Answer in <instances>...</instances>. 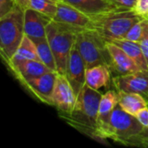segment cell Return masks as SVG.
I'll return each instance as SVG.
<instances>
[{
	"label": "cell",
	"mask_w": 148,
	"mask_h": 148,
	"mask_svg": "<svg viewBox=\"0 0 148 148\" xmlns=\"http://www.w3.org/2000/svg\"><path fill=\"white\" fill-rule=\"evenodd\" d=\"M101 95L99 90L92 89L85 84L76 97L72 112L60 117L75 129L97 140L96 130Z\"/></svg>",
	"instance_id": "1"
},
{
	"label": "cell",
	"mask_w": 148,
	"mask_h": 148,
	"mask_svg": "<svg viewBox=\"0 0 148 148\" xmlns=\"http://www.w3.org/2000/svg\"><path fill=\"white\" fill-rule=\"evenodd\" d=\"M146 129L136 116L125 112L118 105L108 117L98 120L96 137L99 140L110 139L114 142L130 146Z\"/></svg>",
	"instance_id": "2"
},
{
	"label": "cell",
	"mask_w": 148,
	"mask_h": 148,
	"mask_svg": "<svg viewBox=\"0 0 148 148\" xmlns=\"http://www.w3.org/2000/svg\"><path fill=\"white\" fill-rule=\"evenodd\" d=\"M91 17L88 29L101 36L106 42L124 38L133 25L145 17L137 14L134 10L116 8Z\"/></svg>",
	"instance_id": "3"
},
{
	"label": "cell",
	"mask_w": 148,
	"mask_h": 148,
	"mask_svg": "<svg viewBox=\"0 0 148 148\" xmlns=\"http://www.w3.org/2000/svg\"><path fill=\"white\" fill-rule=\"evenodd\" d=\"M24 36V10L17 4L0 17V51L5 63L10 62Z\"/></svg>",
	"instance_id": "4"
},
{
	"label": "cell",
	"mask_w": 148,
	"mask_h": 148,
	"mask_svg": "<svg viewBox=\"0 0 148 148\" xmlns=\"http://www.w3.org/2000/svg\"><path fill=\"white\" fill-rule=\"evenodd\" d=\"M77 33L73 28L54 20L46 26V37L54 54L58 74L66 75L67 63Z\"/></svg>",
	"instance_id": "5"
},
{
	"label": "cell",
	"mask_w": 148,
	"mask_h": 148,
	"mask_svg": "<svg viewBox=\"0 0 148 148\" xmlns=\"http://www.w3.org/2000/svg\"><path fill=\"white\" fill-rule=\"evenodd\" d=\"M75 44L82 56L86 68L106 65L109 68L111 57L107 42L92 29H84L76 34Z\"/></svg>",
	"instance_id": "6"
},
{
	"label": "cell",
	"mask_w": 148,
	"mask_h": 148,
	"mask_svg": "<svg viewBox=\"0 0 148 148\" xmlns=\"http://www.w3.org/2000/svg\"><path fill=\"white\" fill-rule=\"evenodd\" d=\"M75 101L76 95L66 75L57 74L52 95V106L57 108L59 116L70 114Z\"/></svg>",
	"instance_id": "7"
},
{
	"label": "cell",
	"mask_w": 148,
	"mask_h": 148,
	"mask_svg": "<svg viewBox=\"0 0 148 148\" xmlns=\"http://www.w3.org/2000/svg\"><path fill=\"white\" fill-rule=\"evenodd\" d=\"M112 84L119 92L141 95L148 102V70H139L113 77Z\"/></svg>",
	"instance_id": "8"
},
{
	"label": "cell",
	"mask_w": 148,
	"mask_h": 148,
	"mask_svg": "<svg viewBox=\"0 0 148 148\" xmlns=\"http://www.w3.org/2000/svg\"><path fill=\"white\" fill-rule=\"evenodd\" d=\"M53 20L64 23L77 32L88 29L91 23V17L89 16L82 13L64 1L57 3V11Z\"/></svg>",
	"instance_id": "9"
},
{
	"label": "cell",
	"mask_w": 148,
	"mask_h": 148,
	"mask_svg": "<svg viewBox=\"0 0 148 148\" xmlns=\"http://www.w3.org/2000/svg\"><path fill=\"white\" fill-rule=\"evenodd\" d=\"M86 70L85 62L75 43L69 57L65 75L72 86L76 97L86 84Z\"/></svg>",
	"instance_id": "10"
},
{
	"label": "cell",
	"mask_w": 148,
	"mask_h": 148,
	"mask_svg": "<svg viewBox=\"0 0 148 148\" xmlns=\"http://www.w3.org/2000/svg\"><path fill=\"white\" fill-rule=\"evenodd\" d=\"M57 74L55 71L45 73L23 83V86L40 101L52 106V95Z\"/></svg>",
	"instance_id": "11"
},
{
	"label": "cell",
	"mask_w": 148,
	"mask_h": 148,
	"mask_svg": "<svg viewBox=\"0 0 148 148\" xmlns=\"http://www.w3.org/2000/svg\"><path fill=\"white\" fill-rule=\"evenodd\" d=\"M107 48L111 57L109 70L112 78L140 70L134 61L121 48L108 42H107Z\"/></svg>",
	"instance_id": "12"
},
{
	"label": "cell",
	"mask_w": 148,
	"mask_h": 148,
	"mask_svg": "<svg viewBox=\"0 0 148 148\" xmlns=\"http://www.w3.org/2000/svg\"><path fill=\"white\" fill-rule=\"evenodd\" d=\"M50 17L28 8L24 10V33L31 39L46 37V26L52 21Z\"/></svg>",
	"instance_id": "13"
},
{
	"label": "cell",
	"mask_w": 148,
	"mask_h": 148,
	"mask_svg": "<svg viewBox=\"0 0 148 148\" xmlns=\"http://www.w3.org/2000/svg\"><path fill=\"white\" fill-rule=\"evenodd\" d=\"M10 69L22 85L45 73L52 71L42 62L36 60L23 62Z\"/></svg>",
	"instance_id": "14"
},
{
	"label": "cell",
	"mask_w": 148,
	"mask_h": 148,
	"mask_svg": "<svg viewBox=\"0 0 148 148\" xmlns=\"http://www.w3.org/2000/svg\"><path fill=\"white\" fill-rule=\"evenodd\" d=\"M112 82L109 68L106 65H98L86 70V84L95 90L108 88Z\"/></svg>",
	"instance_id": "15"
},
{
	"label": "cell",
	"mask_w": 148,
	"mask_h": 148,
	"mask_svg": "<svg viewBox=\"0 0 148 148\" xmlns=\"http://www.w3.org/2000/svg\"><path fill=\"white\" fill-rule=\"evenodd\" d=\"M63 1L89 16L116 9L108 0H63Z\"/></svg>",
	"instance_id": "16"
},
{
	"label": "cell",
	"mask_w": 148,
	"mask_h": 148,
	"mask_svg": "<svg viewBox=\"0 0 148 148\" xmlns=\"http://www.w3.org/2000/svg\"><path fill=\"white\" fill-rule=\"evenodd\" d=\"M29 60L40 61L36 51V47L33 40L25 35L21 44L17 48L16 51L11 57L10 62L6 63V65L9 67V69H11L23 62L29 61Z\"/></svg>",
	"instance_id": "17"
},
{
	"label": "cell",
	"mask_w": 148,
	"mask_h": 148,
	"mask_svg": "<svg viewBox=\"0 0 148 148\" xmlns=\"http://www.w3.org/2000/svg\"><path fill=\"white\" fill-rule=\"evenodd\" d=\"M119 105L120 107L129 114L136 116L138 113L147 108V101L140 94L119 92Z\"/></svg>",
	"instance_id": "18"
},
{
	"label": "cell",
	"mask_w": 148,
	"mask_h": 148,
	"mask_svg": "<svg viewBox=\"0 0 148 148\" xmlns=\"http://www.w3.org/2000/svg\"><path fill=\"white\" fill-rule=\"evenodd\" d=\"M108 42H113L121 48L134 61L140 70H148L147 62L139 42H132L125 38L115 39Z\"/></svg>",
	"instance_id": "19"
},
{
	"label": "cell",
	"mask_w": 148,
	"mask_h": 148,
	"mask_svg": "<svg viewBox=\"0 0 148 148\" xmlns=\"http://www.w3.org/2000/svg\"><path fill=\"white\" fill-rule=\"evenodd\" d=\"M32 40L36 47V51L40 61L52 71L57 72L56 59L51 50V48L49 44L47 37L36 38Z\"/></svg>",
	"instance_id": "20"
},
{
	"label": "cell",
	"mask_w": 148,
	"mask_h": 148,
	"mask_svg": "<svg viewBox=\"0 0 148 148\" xmlns=\"http://www.w3.org/2000/svg\"><path fill=\"white\" fill-rule=\"evenodd\" d=\"M119 105V95L118 91L108 90L101 95L99 105V119H104L108 117L113 110Z\"/></svg>",
	"instance_id": "21"
},
{
	"label": "cell",
	"mask_w": 148,
	"mask_h": 148,
	"mask_svg": "<svg viewBox=\"0 0 148 148\" xmlns=\"http://www.w3.org/2000/svg\"><path fill=\"white\" fill-rule=\"evenodd\" d=\"M29 8L53 19L57 11V3L53 0H30Z\"/></svg>",
	"instance_id": "22"
},
{
	"label": "cell",
	"mask_w": 148,
	"mask_h": 148,
	"mask_svg": "<svg viewBox=\"0 0 148 148\" xmlns=\"http://www.w3.org/2000/svg\"><path fill=\"white\" fill-rule=\"evenodd\" d=\"M147 22V19L144 18L143 20H141V21L138 22L137 23H135L134 25H133L131 27V29L127 31V33L126 34L124 38L127 39L129 41H132V42H140L145 34Z\"/></svg>",
	"instance_id": "23"
},
{
	"label": "cell",
	"mask_w": 148,
	"mask_h": 148,
	"mask_svg": "<svg viewBox=\"0 0 148 148\" xmlns=\"http://www.w3.org/2000/svg\"><path fill=\"white\" fill-rule=\"evenodd\" d=\"M17 5V0H0V17L10 12Z\"/></svg>",
	"instance_id": "24"
},
{
	"label": "cell",
	"mask_w": 148,
	"mask_h": 148,
	"mask_svg": "<svg viewBox=\"0 0 148 148\" xmlns=\"http://www.w3.org/2000/svg\"><path fill=\"white\" fill-rule=\"evenodd\" d=\"M115 8L134 10L137 0H108Z\"/></svg>",
	"instance_id": "25"
},
{
	"label": "cell",
	"mask_w": 148,
	"mask_h": 148,
	"mask_svg": "<svg viewBox=\"0 0 148 148\" xmlns=\"http://www.w3.org/2000/svg\"><path fill=\"white\" fill-rule=\"evenodd\" d=\"M134 10L137 14L147 18L148 16V0H137Z\"/></svg>",
	"instance_id": "26"
},
{
	"label": "cell",
	"mask_w": 148,
	"mask_h": 148,
	"mask_svg": "<svg viewBox=\"0 0 148 148\" xmlns=\"http://www.w3.org/2000/svg\"><path fill=\"white\" fill-rule=\"evenodd\" d=\"M139 43H140V45L141 47V49L143 51L144 56H145V58L147 60V62L148 65V19L147 22V27H146L145 34H144L142 39L140 40V42Z\"/></svg>",
	"instance_id": "27"
},
{
	"label": "cell",
	"mask_w": 148,
	"mask_h": 148,
	"mask_svg": "<svg viewBox=\"0 0 148 148\" xmlns=\"http://www.w3.org/2000/svg\"><path fill=\"white\" fill-rule=\"evenodd\" d=\"M136 118L145 127L148 128V107L140 110L136 115Z\"/></svg>",
	"instance_id": "28"
},
{
	"label": "cell",
	"mask_w": 148,
	"mask_h": 148,
	"mask_svg": "<svg viewBox=\"0 0 148 148\" xmlns=\"http://www.w3.org/2000/svg\"><path fill=\"white\" fill-rule=\"evenodd\" d=\"M29 2L30 0H17V4L23 10H27L29 6Z\"/></svg>",
	"instance_id": "29"
},
{
	"label": "cell",
	"mask_w": 148,
	"mask_h": 148,
	"mask_svg": "<svg viewBox=\"0 0 148 148\" xmlns=\"http://www.w3.org/2000/svg\"><path fill=\"white\" fill-rule=\"evenodd\" d=\"M53 1H55L56 3H60V2H63V0H53Z\"/></svg>",
	"instance_id": "30"
},
{
	"label": "cell",
	"mask_w": 148,
	"mask_h": 148,
	"mask_svg": "<svg viewBox=\"0 0 148 148\" xmlns=\"http://www.w3.org/2000/svg\"><path fill=\"white\" fill-rule=\"evenodd\" d=\"M147 19H148V16H147Z\"/></svg>",
	"instance_id": "31"
}]
</instances>
